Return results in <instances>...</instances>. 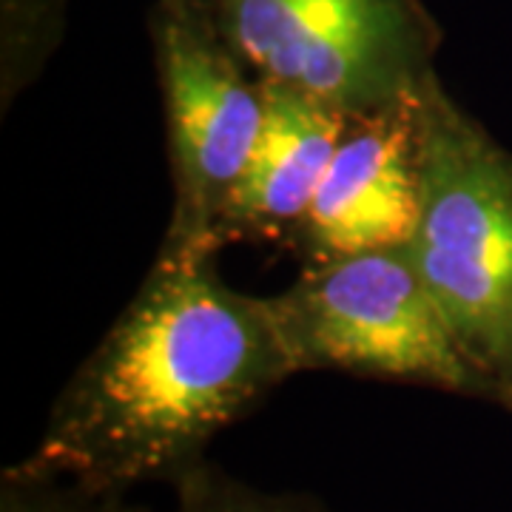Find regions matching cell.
Wrapping results in <instances>:
<instances>
[{
    "instance_id": "obj_2",
    "label": "cell",
    "mask_w": 512,
    "mask_h": 512,
    "mask_svg": "<svg viewBox=\"0 0 512 512\" xmlns=\"http://www.w3.org/2000/svg\"><path fill=\"white\" fill-rule=\"evenodd\" d=\"M419 220L404 245L450 330L512 413V151L447 94L419 92Z\"/></svg>"
},
{
    "instance_id": "obj_5",
    "label": "cell",
    "mask_w": 512,
    "mask_h": 512,
    "mask_svg": "<svg viewBox=\"0 0 512 512\" xmlns=\"http://www.w3.org/2000/svg\"><path fill=\"white\" fill-rule=\"evenodd\" d=\"M151 55L160 83L171 214L160 254H222L217 228L265 120V83L200 0H154Z\"/></svg>"
},
{
    "instance_id": "obj_6",
    "label": "cell",
    "mask_w": 512,
    "mask_h": 512,
    "mask_svg": "<svg viewBox=\"0 0 512 512\" xmlns=\"http://www.w3.org/2000/svg\"><path fill=\"white\" fill-rule=\"evenodd\" d=\"M419 92L350 114L308 214L285 242L299 262L410 242L419 220Z\"/></svg>"
},
{
    "instance_id": "obj_1",
    "label": "cell",
    "mask_w": 512,
    "mask_h": 512,
    "mask_svg": "<svg viewBox=\"0 0 512 512\" xmlns=\"http://www.w3.org/2000/svg\"><path fill=\"white\" fill-rule=\"evenodd\" d=\"M296 376L265 296L225 282L220 254H160L15 467L106 490L174 484Z\"/></svg>"
},
{
    "instance_id": "obj_9",
    "label": "cell",
    "mask_w": 512,
    "mask_h": 512,
    "mask_svg": "<svg viewBox=\"0 0 512 512\" xmlns=\"http://www.w3.org/2000/svg\"><path fill=\"white\" fill-rule=\"evenodd\" d=\"M174 512H330L328 504L302 490H262L231 476L217 461L205 458L171 484Z\"/></svg>"
},
{
    "instance_id": "obj_10",
    "label": "cell",
    "mask_w": 512,
    "mask_h": 512,
    "mask_svg": "<svg viewBox=\"0 0 512 512\" xmlns=\"http://www.w3.org/2000/svg\"><path fill=\"white\" fill-rule=\"evenodd\" d=\"M0 512H151L128 490L92 487L74 478L37 476L15 464L0 473Z\"/></svg>"
},
{
    "instance_id": "obj_3",
    "label": "cell",
    "mask_w": 512,
    "mask_h": 512,
    "mask_svg": "<svg viewBox=\"0 0 512 512\" xmlns=\"http://www.w3.org/2000/svg\"><path fill=\"white\" fill-rule=\"evenodd\" d=\"M265 302L296 373L330 370L493 404L407 248L302 262Z\"/></svg>"
},
{
    "instance_id": "obj_7",
    "label": "cell",
    "mask_w": 512,
    "mask_h": 512,
    "mask_svg": "<svg viewBox=\"0 0 512 512\" xmlns=\"http://www.w3.org/2000/svg\"><path fill=\"white\" fill-rule=\"evenodd\" d=\"M265 97L262 131L217 228L220 251L237 242L285 248L348 123V114L285 86L265 83Z\"/></svg>"
},
{
    "instance_id": "obj_4",
    "label": "cell",
    "mask_w": 512,
    "mask_h": 512,
    "mask_svg": "<svg viewBox=\"0 0 512 512\" xmlns=\"http://www.w3.org/2000/svg\"><path fill=\"white\" fill-rule=\"evenodd\" d=\"M262 80L365 114L419 92L444 32L424 0H200Z\"/></svg>"
},
{
    "instance_id": "obj_8",
    "label": "cell",
    "mask_w": 512,
    "mask_h": 512,
    "mask_svg": "<svg viewBox=\"0 0 512 512\" xmlns=\"http://www.w3.org/2000/svg\"><path fill=\"white\" fill-rule=\"evenodd\" d=\"M66 0H3L0 106L3 114L35 83L63 32Z\"/></svg>"
}]
</instances>
